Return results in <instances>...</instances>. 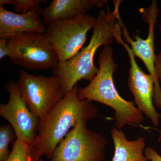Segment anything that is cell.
I'll return each instance as SVG.
<instances>
[{
	"instance_id": "1",
	"label": "cell",
	"mask_w": 161,
	"mask_h": 161,
	"mask_svg": "<svg viewBox=\"0 0 161 161\" xmlns=\"http://www.w3.org/2000/svg\"><path fill=\"white\" fill-rule=\"evenodd\" d=\"M78 88L76 85L40 120L36 137L31 146L37 161L43 155L50 159L56 147L78 122H87L97 116V108L91 101L80 99Z\"/></svg>"
},
{
	"instance_id": "8",
	"label": "cell",
	"mask_w": 161,
	"mask_h": 161,
	"mask_svg": "<svg viewBox=\"0 0 161 161\" xmlns=\"http://www.w3.org/2000/svg\"><path fill=\"white\" fill-rule=\"evenodd\" d=\"M119 8V6L115 7L117 19L121 28L122 34L125 41L131 46L134 56L142 61L149 74L154 79L153 103L161 110V87L157 74V57L154 51V28L159 13L157 2L153 1L151 6L144 12V19L149 25L148 36L145 39H142L137 34L134 35L133 38L130 37L129 31L121 18Z\"/></svg>"
},
{
	"instance_id": "19",
	"label": "cell",
	"mask_w": 161,
	"mask_h": 161,
	"mask_svg": "<svg viewBox=\"0 0 161 161\" xmlns=\"http://www.w3.org/2000/svg\"><path fill=\"white\" fill-rule=\"evenodd\" d=\"M158 65L159 70L161 74V53L158 57Z\"/></svg>"
},
{
	"instance_id": "5",
	"label": "cell",
	"mask_w": 161,
	"mask_h": 161,
	"mask_svg": "<svg viewBox=\"0 0 161 161\" xmlns=\"http://www.w3.org/2000/svg\"><path fill=\"white\" fill-rule=\"evenodd\" d=\"M9 58L12 63L26 69H53L59 61L46 34L23 33L8 40Z\"/></svg>"
},
{
	"instance_id": "6",
	"label": "cell",
	"mask_w": 161,
	"mask_h": 161,
	"mask_svg": "<svg viewBox=\"0 0 161 161\" xmlns=\"http://www.w3.org/2000/svg\"><path fill=\"white\" fill-rule=\"evenodd\" d=\"M17 84L21 96L33 114L43 119L65 96L58 78L20 71Z\"/></svg>"
},
{
	"instance_id": "22",
	"label": "cell",
	"mask_w": 161,
	"mask_h": 161,
	"mask_svg": "<svg viewBox=\"0 0 161 161\" xmlns=\"http://www.w3.org/2000/svg\"><path fill=\"white\" fill-rule=\"evenodd\" d=\"M39 161H43V160L42 159L40 158V160H39Z\"/></svg>"
},
{
	"instance_id": "2",
	"label": "cell",
	"mask_w": 161,
	"mask_h": 161,
	"mask_svg": "<svg viewBox=\"0 0 161 161\" xmlns=\"http://www.w3.org/2000/svg\"><path fill=\"white\" fill-rule=\"evenodd\" d=\"M119 24L115 9L99 12L91 40L86 46L69 60L59 62L53 69V74L60 81L66 95L81 80L91 81L97 75L98 68L94 64V58L101 46L110 45L115 41L114 34Z\"/></svg>"
},
{
	"instance_id": "13",
	"label": "cell",
	"mask_w": 161,
	"mask_h": 161,
	"mask_svg": "<svg viewBox=\"0 0 161 161\" xmlns=\"http://www.w3.org/2000/svg\"><path fill=\"white\" fill-rule=\"evenodd\" d=\"M111 135L115 147L112 161H150L144 154L146 140L144 137L129 140L123 131L116 128L112 129Z\"/></svg>"
},
{
	"instance_id": "3",
	"label": "cell",
	"mask_w": 161,
	"mask_h": 161,
	"mask_svg": "<svg viewBox=\"0 0 161 161\" xmlns=\"http://www.w3.org/2000/svg\"><path fill=\"white\" fill-rule=\"evenodd\" d=\"M97 75L87 86L78 88L80 99L96 101L112 108L115 111V128L121 130L126 125H138L144 120L143 113L132 102L122 98L113 79L117 65L111 45L104 46L98 59Z\"/></svg>"
},
{
	"instance_id": "16",
	"label": "cell",
	"mask_w": 161,
	"mask_h": 161,
	"mask_svg": "<svg viewBox=\"0 0 161 161\" xmlns=\"http://www.w3.org/2000/svg\"><path fill=\"white\" fill-rule=\"evenodd\" d=\"M46 3V0H0V6L10 4L14 7L18 14H26L40 8L42 3Z\"/></svg>"
},
{
	"instance_id": "14",
	"label": "cell",
	"mask_w": 161,
	"mask_h": 161,
	"mask_svg": "<svg viewBox=\"0 0 161 161\" xmlns=\"http://www.w3.org/2000/svg\"><path fill=\"white\" fill-rule=\"evenodd\" d=\"M5 161H37L31 145L18 140L13 143L9 157Z\"/></svg>"
},
{
	"instance_id": "9",
	"label": "cell",
	"mask_w": 161,
	"mask_h": 161,
	"mask_svg": "<svg viewBox=\"0 0 161 161\" xmlns=\"http://www.w3.org/2000/svg\"><path fill=\"white\" fill-rule=\"evenodd\" d=\"M122 30L118 27L114 37L119 44L124 47L130 58V68L128 85L134 97V101L143 114L151 121L153 125L159 124L160 115L153 105L154 80L152 76L142 70L137 64L132 49L122 37Z\"/></svg>"
},
{
	"instance_id": "12",
	"label": "cell",
	"mask_w": 161,
	"mask_h": 161,
	"mask_svg": "<svg viewBox=\"0 0 161 161\" xmlns=\"http://www.w3.org/2000/svg\"><path fill=\"white\" fill-rule=\"evenodd\" d=\"M106 0H53L41 9L45 26L59 20L70 19L87 14L93 7L102 8L108 5Z\"/></svg>"
},
{
	"instance_id": "20",
	"label": "cell",
	"mask_w": 161,
	"mask_h": 161,
	"mask_svg": "<svg viewBox=\"0 0 161 161\" xmlns=\"http://www.w3.org/2000/svg\"><path fill=\"white\" fill-rule=\"evenodd\" d=\"M161 140V131L160 132V134L159 137V141Z\"/></svg>"
},
{
	"instance_id": "4",
	"label": "cell",
	"mask_w": 161,
	"mask_h": 161,
	"mask_svg": "<svg viewBox=\"0 0 161 161\" xmlns=\"http://www.w3.org/2000/svg\"><path fill=\"white\" fill-rule=\"evenodd\" d=\"M80 121L56 147L49 161H103L107 139Z\"/></svg>"
},
{
	"instance_id": "21",
	"label": "cell",
	"mask_w": 161,
	"mask_h": 161,
	"mask_svg": "<svg viewBox=\"0 0 161 161\" xmlns=\"http://www.w3.org/2000/svg\"><path fill=\"white\" fill-rule=\"evenodd\" d=\"M160 10H161V7L160 8ZM159 30H160V31L161 33V21L160 25V26H159Z\"/></svg>"
},
{
	"instance_id": "15",
	"label": "cell",
	"mask_w": 161,
	"mask_h": 161,
	"mask_svg": "<svg viewBox=\"0 0 161 161\" xmlns=\"http://www.w3.org/2000/svg\"><path fill=\"white\" fill-rule=\"evenodd\" d=\"M16 138V136L10 125L0 128V161H5L9 157L10 152L8 150L9 144Z\"/></svg>"
},
{
	"instance_id": "11",
	"label": "cell",
	"mask_w": 161,
	"mask_h": 161,
	"mask_svg": "<svg viewBox=\"0 0 161 161\" xmlns=\"http://www.w3.org/2000/svg\"><path fill=\"white\" fill-rule=\"evenodd\" d=\"M41 9L40 7L18 14L0 6V38L9 40L23 33H45L47 28L41 19Z\"/></svg>"
},
{
	"instance_id": "10",
	"label": "cell",
	"mask_w": 161,
	"mask_h": 161,
	"mask_svg": "<svg viewBox=\"0 0 161 161\" xmlns=\"http://www.w3.org/2000/svg\"><path fill=\"white\" fill-rule=\"evenodd\" d=\"M5 90L9 94V101L0 105V115L9 121L17 140L31 146L36 137L40 119L29 110L17 83L9 80Z\"/></svg>"
},
{
	"instance_id": "17",
	"label": "cell",
	"mask_w": 161,
	"mask_h": 161,
	"mask_svg": "<svg viewBox=\"0 0 161 161\" xmlns=\"http://www.w3.org/2000/svg\"><path fill=\"white\" fill-rule=\"evenodd\" d=\"M144 154L150 161H161V156L151 147L146 148Z\"/></svg>"
},
{
	"instance_id": "18",
	"label": "cell",
	"mask_w": 161,
	"mask_h": 161,
	"mask_svg": "<svg viewBox=\"0 0 161 161\" xmlns=\"http://www.w3.org/2000/svg\"><path fill=\"white\" fill-rule=\"evenodd\" d=\"M8 40L0 38V60L9 56L8 48Z\"/></svg>"
},
{
	"instance_id": "7",
	"label": "cell",
	"mask_w": 161,
	"mask_h": 161,
	"mask_svg": "<svg viewBox=\"0 0 161 161\" xmlns=\"http://www.w3.org/2000/svg\"><path fill=\"white\" fill-rule=\"evenodd\" d=\"M96 19L88 14L70 19L59 20L47 26L45 34L58 55L59 62L74 57L83 48L87 34Z\"/></svg>"
}]
</instances>
